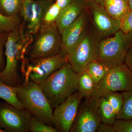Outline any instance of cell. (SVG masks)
Returning <instances> with one entry per match:
<instances>
[{
  "mask_svg": "<svg viewBox=\"0 0 132 132\" xmlns=\"http://www.w3.org/2000/svg\"><path fill=\"white\" fill-rule=\"evenodd\" d=\"M127 35L130 43H131V46H132V32L129 33Z\"/></svg>",
  "mask_w": 132,
  "mask_h": 132,
  "instance_id": "obj_33",
  "label": "cell"
},
{
  "mask_svg": "<svg viewBox=\"0 0 132 132\" xmlns=\"http://www.w3.org/2000/svg\"><path fill=\"white\" fill-rule=\"evenodd\" d=\"M24 0H0V13L6 16L20 14Z\"/></svg>",
  "mask_w": 132,
  "mask_h": 132,
  "instance_id": "obj_21",
  "label": "cell"
},
{
  "mask_svg": "<svg viewBox=\"0 0 132 132\" xmlns=\"http://www.w3.org/2000/svg\"><path fill=\"white\" fill-rule=\"evenodd\" d=\"M110 69L101 62L96 60L88 64L83 70L91 76L96 85L108 73Z\"/></svg>",
  "mask_w": 132,
  "mask_h": 132,
  "instance_id": "obj_19",
  "label": "cell"
},
{
  "mask_svg": "<svg viewBox=\"0 0 132 132\" xmlns=\"http://www.w3.org/2000/svg\"><path fill=\"white\" fill-rule=\"evenodd\" d=\"M120 30L126 35L132 32V10L121 20Z\"/></svg>",
  "mask_w": 132,
  "mask_h": 132,
  "instance_id": "obj_28",
  "label": "cell"
},
{
  "mask_svg": "<svg viewBox=\"0 0 132 132\" xmlns=\"http://www.w3.org/2000/svg\"><path fill=\"white\" fill-rule=\"evenodd\" d=\"M127 1H128V0H126Z\"/></svg>",
  "mask_w": 132,
  "mask_h": 132,
  "instance_id": "obj_37",
  "label": "cell"
},
{
  "mask_svg": "<svg viewBox=\"0 0 132 132\" xmlns=\"http://www.w3.org/2000/svg\"><path fill=\"white\" fill-rule=\"evenodd\" d=\"M102 96H104L107 99L118 116L123 104L122 92H109L105 94Z\"/></svg>",
  "mask_w": 132,
  "mask_h": 132,
  "instance_id": "obj_26",
  "label": "cell"
},
{
  "mask_svg": "<svg viewBox=\"0 0 132 132\" xmlns=\"http://www.w3.org/2000/svg\"><path fill=\"white\" fill-rule=\"evenodd\" d=\"M77 90L83 97L88 98L93 96L95 84L91 76L85 70L77 73Z\"/></svg>",
  "mask_w": 132,
  "mask_h": 132,
  "instance_id": "obj_17",
  "label": "cell"
},
{
  "mask_svg": "<svg viewBox=\"0 0 132 132\" xmlns=\"http://www.w3.org/2000/svg\"><path fill=\"white\" fill-rule=\"evenodd\" d=\"M14 87L24 109L39 120L53 126V108L38 84L29 81Z\"/></svg>",
  "mask_w": 132,
  "mask_h": 132,
  "instance_id": "obj_3",
  "label": "cell"
},
{
  "mask_svg": "<svg viewBox=\"0 0 132 132\" xmlns=\"http://www.w3.org/2000/svg\"><path fill=\"white\" fill-rule=\"evenodd\" d=\"M52 3V0H24L20 14L29 34L34 36L39 32L44 14Z\"/></svg>",
  "mask_w": 132,
  "mask_h": 132,
  "instance_id": "obj_12",
  "label": "cell"
},
{
  "mask_svg": "<svg viewBox=\"0 0 132 132\" xmlns=\"http://www.w3.org/2000/svg\"><path fill=\"white\" fill-rule=\"evenodd\" d=\"M39 85L55 109L77 91V73L68 62Z\"/></svg>",
  "mask_w": 132,
  "mask_h": 132,
  "instance_id": "obj_2",
  "label": "cell"
},
{
  "mask_svg": "<svg viewBox=\"0 0 132 132\" xmlns=\"http://www.w3.org/2000/svg\"><path fill=\"white\" fill-rule=\"evenodd\" d=\"M33 37L26 31L23 22H20L8 33L5 46L6 65L0 72V79L6 85L13 87L20 85L19 62H21L22 71L27 62L26 53L34 41Z\"/></svg>",
  "mask_w": 132,
  "mask_h": 132,
  "instance_id": "obj_1",
  "label": "cell"
},
{
  "mask_svg": "<svg viewBox=\"0 0 132 132\" xmlns=\"http://www.w3.org/2000/svg\"><path fill=\"white\" fill-rule=\"evenodd\" d=\"M101 123L97 99L85 98L80 104L70 132H97Z\"/></svg>",
  "mask_w": 132,
  "mask_h": 132,
  "instance_id": "obj_9",
  "label": "cell"
},
{
  "mask_svg": "<svg viewBox=\"0 0 132 132\" xmlns=\"http://www.w3.org/2000/svg\"><path fill=\"white\" fill-rule=\"evenodd\" d=\"M90 3L93 21L99 35L108 38L120 30L121 20L112 17L99 3Z\"/></svg>",
  "mask_w": 132,
  "mask_h": 132,
  "instance_id": "obj_13",
  "label": "cell"
},
{
  "mask_svg": "<svg viewBox=\"0 0 132 132\" xmlns=\"http://www.w3.org/2000/svg\"><path fill=\"white\" fill-rule=\"evenodd\" d=\"M113 125L115 132H132V119L117 120Z\"/></svg>",
  "mask_w": 132,
  "mask_h": 132,
  "instance_id": "obj_27",
  "label": "cell"
},
{
  "mask_svg": "<svg viewBox=\"0 0 132 132\" xmlns=\"http://www.w3.org/2000/svg\"><path fill=\"white\" fill-rule=\"evenodd\" d=\"M32 114L27 109L16 108L0 101V128L6 132H30L29 123Z\"/></svg>",
  "mask_w": 132,
  "mask_h": 132,
  "instance_id": "obj_10",
  "label": "cell"
},
{
  "mask_svg": "<svg viewBox=\"0 0 132 132\" xmlns=\"http://www.w3.org/2000/svg\"><path fill=\"white\" fill-rule=\"evenodd\" d=\"M72 1V0H56L55 3L62 10L67 7L71 3Z\"/></svg>",
  "mask_w": 132,
  "mask_h": 132,
  "instance_id": "obj_32",
  "label": "cell"
},
{
  "mask_svg": "<svg viewBox=\"0 0 132 132\" xmlns=\"http://www.w3.org/2000/svg\"><path fill=\"white\" fill-rule=\"evenodd\" d=\"M8 33H0V72H2L5 67L4 48L7 39Z\"/></svg>",
  "mask_w": 132,
  "mask_h": 132,
  "instance_id": "obj_29",
  "label": "cell"
},
{
  "mask_svg": "<svg viewBox=\"0 0 132 132\" xmlns=\"http://www.w3.org/2000/svg\"><path fill=\"white\" fill-rule=\"evenodd\" d=\"M128 2L130 10H132V0H128Z\"/></svg>",
  "mask_w": 132,
  "mask_h": 132,
  "instance_id": "obj_34",
  "label": "cell"
},
{
  "mask_svg": "<svg viewBox=\"0 0 132 132\" xmlns=\"http://www.w3.org/2000/svg\"><path fill=\"white\" fill-rule=\"evenodd\" d=\"M132 90V72L124 63L111 68L108 73L95 87L92 97L98 99L111 92Z\"/></svg>",
  "mask_w": 132,
  "mask_h": 132,
  "instance_id": "obj_7",
  "label": "cell"
},
{
  "mask_svg": "<svg viewBox=\"0 0 132 132\" xmlns=\"http://www.w3.org/2000/svg\"><path fill=\"white\" fill-rule=\"evenodd\" d=\"M0 98L6 102L20 109H24L17 98L14 87L10 86L0 79Z\"/></svg>",
  "mask_w": 132,
  "mask_h": 132,
  "instance_id": "obj_20",
  "label": "cell"
},
{
  "mask_svg": "<svg viewBox=\"0 0 132 132\" xmlns=\"http://www.w3.org/2000/svg\"><path fill=\"white\" fill-rule=\"evenodd\" d=\"M52 1H53V0H52Z\"/></svg>",
  "mask_w": 132,
  "mask_h": 132,
  "instance_id": "obj_38",
  "label": "cell"
},
{
  "mask_svg": "<svg viewBox=\"0 0 132 132\" xmlns=\"http://www.w3.org/2000/svg\"><path fill=\"white\" fill-rule=\"evenodd\" d=\"M122 93L123 104L117 120L131 119H132V90Z\"/></svg>",
  "mask_w": 132,
  "mask_h": 132,
  "instance_id": "obj_22",
  "label": "cell"
},
{
  "mask_svg": "<svg viewBox=\"0 0 132 132\" xmlns=\"http://www.w3.org/2000/svg\"><path fill=\"white\" fill-rule=\"evenodd\" d=\"M87 20L86 15L82 12L75 21L64 29L61 34V53L67 55L74 47L85 31Z\"/></svg>",
  "mask_w": 132,
  "mask_h": 132,
  "instance_id": "obj_14",
  "label": "cell"
},
{
  "mask_svg": "<svg viewBox=\"0 0 132 132\" xmlns=\"http://www.w3.org/2000/svg\"><path fill=\"white\" fill-rule=\"evenodd\" d=\"M131 47L127 35L120 30L112 37L100 42L97 60L110 68L120 65L124 64Z\"/></svg>",
  "mask_w": 132,
  "mask_h": 132,
  "instance_id": "obj_4",
  "label": "cell"
},
{
  "mask_svg": "<svg viewBox=\"0 0 132 132\" xmlns=\"http://www.w3.org/2000/svg\"><path fill=\"white\" fill-rule=\"evenodd\" d=\"M107 13L114 19L121 20L130 11L126 0H99Z\"/></svg>",
  "mask_w": 132,
  "mask_h": 132,
  "instance_id": "obj_16",
  "label": "cell"
},
{
  "mask_svg": "<svg viewBox=\"0 0 132 132\" xmlns=\"http://www.w3.org/2000/svg\"><path fill=\"white\" fill-rule=\"evenodd\" d=\"M62 47L61 35L56 23L41 29L29 49L31 59L52 57L59 54Z\"/></svg>",
  "mask_w": 132,
  "mask_h": 132,
  "instance_id": "obj_8",
  "label": "cell"
},
{
  "mask_svg": "<svg viewBox=\"0 0 132 132\" xmlns=\"http://www.w3.org/2000/svg\"><path fill=\"white\" fill-rule=\"evenodd\" d=\"M124 63L132 72V46L128 52Z\"/></svg>",
  "mask_w": 132,
  "mask_h": 132,
  "instance_id": "obj_31",
  "label": "cell"
},
{
  "mask_svg": "<svg viewBox=\"0 0 132 132\" xmlns=\"http://www.w3.org/2000/svg\"><path fill=\"white\" fill-rule=\"evenodd\" d=\"M85 31L74 47L68 53V62L76 73L83 71L88 64L98 60L99 45L98 36Z\"/></svg>",
  "mask_w": 132,
  "mask_h": 132,
  "instance_id": "obj_5",
  "label": "cell"
},
{
  "mask_svg": "<svg viewBox=\"0 0 132 132\" xmlns=\"http://www.w3.org/2000/svg\"><path fill=\"white\" fill-rule=\"evenodd\" d=\"M97 132H115L113 125H109L101 123Z\"/></svg>",
  "mask_w": 132,
  "mask_h": 132,
  "instance_id": "obj_30",
  "label": "cell"
},
{
  "mask_svg": "<svg viewBox=\"0 0 132 132\" xmlns=\"http://www.w3.org/2000/svg\"><path fill=\"white\" fill-rule=\"evenodd\" d=\"M83 98L77 90L55 109L53 113V125L58 131L70 132Z\"/></svg>",
  "mask_w": 132,
  "mask_h": 132,
  "instance_id": "obj_11",
  "label": "cell"
},
{
  "mask_svg": "<svg viewBox=\"0 0 132 132\" xmlns=\"http://www.w3.org/2000/svg\"><path fill=\"white\" fill-rule=\"evenodd\" d=\"M86 3L84 0H72L67 7L61 10L55 22L61 35L84 12Z\"/></svg>",
  "mask_w": 132,
  "mask_h": 132,
  "instance_id": "obj_15",
  "label": "cell"
},
{
  "mask_svg": "<svg viewBox=\"0 0 132 132\" xmlns=\"http://www.w3.org/2000/svg\"><path fill=\"white\" fill-rule=\"evenodd\" d=\"M61 11V9L55 2L52 3L44 14L41 29L55 23Z\"/></svg>",
  "mask_w": 132,
  "mask_h": 132,
  "instance_id": "obj_23",
  "label": "cell"
},
{
  "mask_svg": "<svg viewBox=\"0 0 132 132\" xmlns=\"http://www.w3.org/2000/svg\"><path fill=\"white\" fill-rule=\"evenodd\" d=\"M86 2H96L97 3H98L99 2V0H84Z\"/></svg>",
  "mask_w": 132,
  "mask_h": 132,
  "instance_id": "obj_35",
  "label": "cell"
},
{
  "mask_svg": "<svg viewBox=\"0 0 132 132\" xmlns=\"http://www.w3.org/2000/svg\"><path fill=\"white\" fill-rule=\"evenodd\" d=\"M68 62L67 55L61 52L52 57L31 59L22 72L24 82L31 81L39 85Z\"/></svg>",
  "mask_w": 132,
  "mask_h": 132,
  "instance_id": "obj_6",
  "label": "cell"
},
{
  "mask_svg": "<svg viewBox=\"0 0 132 132\" xmlns=\"http://www.w3.org/2000/svg\"><path fill=\"white\" fill-rule=\"evenodd\" d=\"M20 23L19 15L8 17L0 13V33H8Z\"/></svg>",
  "mask_w": 132,
  "mask_h": 132,
  "instance_id": "obj_24",
  "label": "cell"
},
{
  "mask_svg": "<svg viewBox=\"0 0 132 132\" xmlns=\"http://www.w3.org/2000/svg\"><path fill=\"white\" fill-rule=\"evenodd\" d=\"M0 132H6V131L2 128H0Z\"/></svg>",
  "mask_w": 132,
  "mask_h": 132,
  "instance_id": "obj_36",
  "label": "cell"
},
{
  "mask_svg": "<svg viewBox=\"0 0 132 132\" xmlns=\"http://www.w3.org/2000/svg\"><path fill=\"white\" fill-rule=\"evenodd\" d=\"M29 127L30 131L32 132H59L52 125H47L33 116L29 120Z\"/></svg>",
  "mask_w": 132,
  "mask_h": 132,
  "instance_id": "obj_25",
  "label": "cell"
},
{
  "mask_svg": "<svg viewBox=\"0 0 132 132\" xmlns=\"http://www.w3.org/2000/svg\"><path fill=\"white\" fill-rule=\"evenodd\" d=\"M97 104L102 123L113 125L117 115L113 108L104 96L97 99Z\"/></svg>",
  "mask_w": 132,
  "mask_h": 132,
  "instance_id": "obj_18",
  "label": "cell"
}]
</instances>
